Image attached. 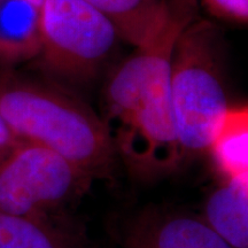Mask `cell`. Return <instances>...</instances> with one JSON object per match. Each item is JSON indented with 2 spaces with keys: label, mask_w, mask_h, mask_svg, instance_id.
I'll return each instance as SVG.
<instances>
[{
  "label": "cell",
  "mask_w": 248,
  "mask_h": 248,
  "mask_svg": "<svg viewBox=\"0 0 248 248\" xmlns=\"http://www.w3.org/2000/svg\"><path fill=\"white\" fill-rule=\"evenodd\" d=\"M191 21L190 6L170 7L156 35L136 47L105 89L102 122L116 154L140 177L164 175L182 164L170 92V67L173 45Z\"/></svg>",
  "instance_id": "1"
},
{
  "label": "cell",
  "mask_w": 248,
  "mask_h": 248,
  "mask_svg": "<svg viewBox=\"0 0 248 248\" xmlns=\"http://www.w3.org/2000/svg\"><path fill=\"white\" fill-rule=\"evenodd\" d=\"M0 113L21 140L54 151L90 178H106L116 151L101 117L58 86L0 68Z\"/></svg>",
  "instance_id": "2"
},
{
  "label": "cell",
  "mask_w": 248,
  "mask_h": 248,
  "mask_svg": "<svg viewBox=\"0 0 248 248\" xmlns=\"http://www.w3.org/2000/svg\"><path fill=\"white\" fill-rule=\"evenodd\" d=\"M170 92L181 161L209 152L229 110L216 60V33L207 21L186 24L171 55Z\"/></svg>",
  "instance_id": "3"
},
{
  "label": "cell",
  "mask_w": 248,
  "mask_h": 248,
  "mask_svg": "<svg viewBox=\"0 0 248 248\" xmlns=\"http://www.w3.org/2000/svg\"><path fill=\"white\" fill-rule=\"evenodd\" d=\"M121 39L106 15L84 0H44L40 12L37 58L55 76L91 78L104 66Z\"/></svg>",
  "instance_id": "4"
},
{
  "label": "cell",
  "mask_w": 248,
  "mask_h": 248,
  "mask_svg": "<svg viewBox=\"0 0 248 248\" xmlns=\"http://www.w3.org/2000/svg\"><path fill=\"white\" fill-rule=\"evenodd\" d=\"M91 178L54 151L21 140L0 157V210L48 219L84 193Z\"/></svg>",
  "instance_id": "5"
},
{
  "label": "cell",
  "mask_w": 248,
  "mask_h": 248,
  "mask_svg": "<svg viewBox=\"0 0 248 248\" xmlns=\"http://www.w3.org/2000/svg\"><path fill=\"white\" fill-rule=\"evenodd\" d=\"M126 248H233L202 217L184 213L148 212L132 223Z\"/></svg>",
  "instance_id": "6"
},
{
  "label": "cell",
  "mask_w": 248,
  "mask_h": 248,
  "mask_svg": "<svg viewBox=\"0 0 248 248\" xmlns=\"http://www.w3.org/2000/svg\"><path fill=\"white\" fill-rule=\"evenodd\" d=\"M44 0H0V63L37 58Z\"/></svg>",
  "instance_id": "7"
},
{
  "label": "cell",
  "mask_w": 248,
  "mask_h": 248,
  "mask_svg": "<svg viewBox=\"0 0 248 248\" xmlns=\"http://www.w3.org/2000/svg\"><path fill=\"white\" fill-rule=\"evenodd\" d=\"M202 218L233 248H248V176L225 179L209 195Z\"/></svg>",
  "instance_id": "8"
},
{
  "label": "cell",
  "mask_w": 248,
  "mask_h": 248,
  "mask_svg": "<svg viewBox=\"0 0 248 248\" xmlns=\"http://www.w3.org/2000/svg\"><path fill=\"white\" fill-rule=\"evenodd\" d=\"M109 18L122 39L139 47L156 35L169 13L161 0H84Z\"/></svg>",
  "instance_id": "9"
},
{
  "label": "cell",
  "mask_w": 248,
  "mask_h": 248,
  "mask_svg": "<svg viewBox=\"0 0 248 248\" xmlns=\"http://www.w3.org/2000/svg\"><path fill=\"white\" fill-rule=\"evenodd\" d=\"M209 152L225 179L248 176L247 107L229 108Z\"/></svg>",
  "instance_id": "10"
},
{
  "label": "cell",
  "mask_w": 248,
  "mask_h": 248,
  "mask_svg": "<svg viewBox=\"0 0 248 248\" xmlns=\"http://www.w3.org/2000/svg\"><path fill=\"white\" fill-rule=\"evenodd\" d=\"M0 248H69V240L48 219L0 210Z\"/></svg>",
  "instance_id": "11"
},
{
  "label": "cell",
  "mask_w": 248,
  "mask_h": 248,
  "mask_svg": "<svg viewBox=\"0 0 248 248\" xmlns=\"http://www.w3.org/2000/svg\"><path fill=\"white\" fill-rule=\"evenodd\" d=\"M214 13L238 22H246L248 0H206Z\"/></svg>",
  "instance_id": "12"
},
{
  "label": "cell",
  "mask_w": 248,
  "mask_h": 248,
  "mask_svg": "<svg viewBox=\"0 0 248 248\" xmlns=\"http://www.w3.org/2000/svg\"><path fill=\"white\" fill-rule=\"evenodd\" d=\"M21 139L16 137L13 130L9 128L4 116L0 113V157L9 152L14 146H16Z\"/></svg>",
  "instance_id": "13"
}]
</instances>
